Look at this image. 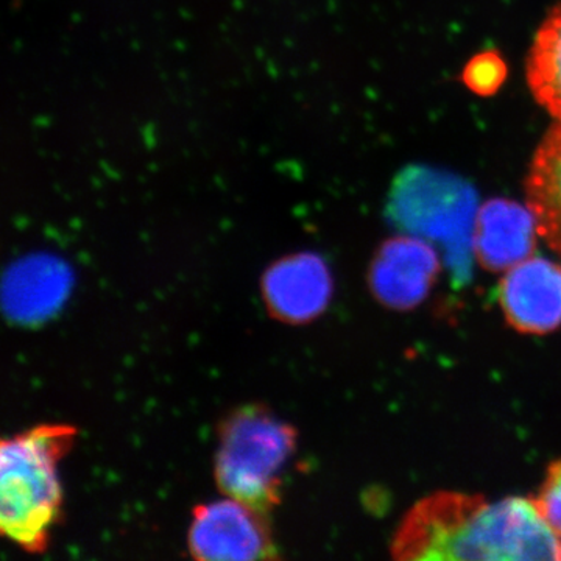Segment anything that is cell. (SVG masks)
I'll return each mask as SVG.
<instances>
[{
    "label": "cell",
    "mask_w": 561,
    "mask_h": 561,
    "mask_svg": "<svg viewBox=\"0 0 561 561\" xmlns=\"http://www.w3.org/2000/svg\"><path fill=\"white\" fill-rule=\"evenodd\" d=\"M397 560H557L561 538L530 497L490 501L435 491L416 502L390 542Z\"/></svg>",
    "instance_id": "1"
},
{
    "label": "cell",
    "mask_w": 561,
    "mask_h": 561,
    "mask_svg": "<svg viewBox=\"0 0 561 561\" xmlns=\"http://www.w3.org/2000/svg\"><path fill=\"white\" fill-rule=\"evenodd\" d=\"M77 430L39 424L3 438L0 446V530L25 552L41 553L60 523L62 491L57 465L72 448Z\"/></svg>",
    "instance_id": "2"
},
{
    "label": "cell",
    "mask_w": 561,
    "mask_h": 561,
    "mask_svg": "<svg viewBox=\"0 0 561 561\" xmlns=\"http://www.w3.org/2000/svg\"><path fill=\"white\" fill-rule=\"evenodd\" d=\"M297 431L261 404L231 412L220 423L214 478L221 494L264 515L280 502L283 474Z\"/></svg>",
    "instance_id": "3"
},
{
    "label": "cell",
    "mask_w": 561,
    "mask_h": 561,
    "mask_svg": "<svg viewBox=\"0 0 561 561\" xmlns=\"http://www.w3.org/2000/svg\"><path fill=\"white\" fill-rule=\"evenodd\" d=\"M187 548L197 560L250 561L279 557L267 515L227 496L194 508Z\"/></svg>",
    "instance_id": "4"
},
{
    "label": "cell",
    "mask_w": 561,
    "mask_h": 561,
    "mask_svg": "<svg viewBox=\"0 0 561 561\" xmlns=\"http://www.w3.org/2000/svg\"><path fill=\"white\" fill-rule=\"evenodd\" d=\"M501 311L513 330L546 335L561 327V265L527 257L505 272L497 294Z\"/></svg>",
    "instance_id": "5"
},
{
    "label": "cell",
    "mask_w": 561,
    "mask_h": 561,
    "mask_svg": "<svg viewBox=\"0 0 561 561\" xmlns=\"http://www.w3.org/2000/svg\"><path fill=\"white\" fill-rule=\"evenodd\" d=\"M330 268L313 253H295L276 261L262 278V298L276 320L305 324L330 305Z\"/></svg>",
    "instance_id": "6"
},
{
    "label": "cell",
    "mask_w": 561,
    "mask_h": 561,
    "mask_svg": "<svg viewBox=\"0 0 561 561\" xmlns=\"http://www.w3.org/2000/svg\"><path fill=\"white\" fill-rule=\"evenodd\" d=\"M435 251L412 239H394L373 261L370 287L376 300L397 311L416 308L437 279Z\"/></svg>",
    "instance_id": "7"
},
{
    "label": "cell",
    "mask_w": 561,
    "mask_h": 561,
    "mask_svg": "<svg viewBox=\"0 0 561 561\" xmlns=\"http://www.w3.org/2000/svg\"><path fill=\"white\" fill-rule=\"evenodd\" d=\"M537 236L529 208L502 201L489 203L476 227V256L491 272H507L531 256Z\"/></svg>",
    "instance_id": "8"
},
{
    "label": "cell",
    "mask_w": 561,
    "mask_h": 561,
    "mask_svg": "<svg viewBox=\"0 0 561 561\" xmlns=\"http://www.w3.org/2000/svg\"><path fill=\"white\" fill-rule=\"evenodd\" d=\"M526 197L538 236L561 256V122L535 151L527 173Z\"/></svg>",
    "instance_id": "9"
},
{
    "label": "cell",
    "mask_w": 561,
    "mask_h": 561,
    "mask_svg": "<svg viewBox=\"0 0 561 561\" xmlns=\"http://www.w3.org/2000/svg\"><path fill=\"white\" fill-rule=\"evenodd\" d=\"M526 70L535 99L561 122V2L538 28Z\"/></svg>",
    "instance_id": "10"
},
{
    "label": "cell",
    "mask_w": 561,
    "mask_h": 561,
    "mask_svg": "<svg viewBox=\"0 0 561 561\" xmlns=\"http://www.w3.org/2000/svg\"><path fill=\"white\" fill-rule=\"evenodd\" d=\"M530 500L540 513L542 522L561 538V459L549 465L540 489Z\"/></svg>",
    "instance_id": "11"
},
{
    "label": "cell",
    "mask_w": 561,
    "mask_h": 561,
    "mask_svg": "<svg viewBox=\"0 0 561 561\" xmlns=\"http://www.w3.org/2000/svg\"><path fill=\"white\" fill-rule=\"evenodd\" d=\"M505 77V66L496 54H482L465 69V81L479 94H491L501 87Z\"/></svg>",
    "instance_id": "12"
}]
</instances>
